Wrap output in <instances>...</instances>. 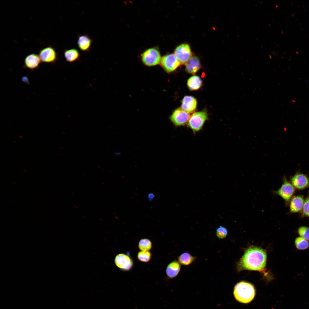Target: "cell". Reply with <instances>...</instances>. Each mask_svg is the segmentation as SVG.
<instances>
[{
    "label": "cell",
    "mask_w": 309,
    "mask_h": 309,
    "mask_svg": "<svg viewBox=\"0 0 309 309\" xmlns=\"http://www.w3.org/2000/svg\"><path fill=\"white\" fill-rule=\"evenodd\" d=\"M267 261L265 250L255 246H251L245 253L237 264L238 271L247 270L263 272Z\"/></svg>",
    "instance_id": "1"
},
{
    "label": "cell",
    "mask_w": 309,
    "mask_h": 309,
    "mask_svg": "<svg viewBox=\"0 0 309 309\" xmlns=\"http://www.w3.org/2000/svg\"><path fill=\"white\" fill-rule=\"evenodd\" d=\"M233 294L235 298L238 302L248 303L254 298L255 290L251 284L242 281L238 283L235 286Z\"/></svg>",
    "instance_id": "2"
},
{
    "label": "cell",
    "mask_w": 309,
    "mask_h": 309,
    "mask_svg": "<svg viewBox=\"0 0 309 309\" xmlns=\"http://www.w3.org/2000/svg\"><path fill=\"white\" fill-rule=\"evenodd\" d=\"M208 119V114L206 110L194 113L187 122V126L194 133L200 130Z\"/></svg>",
    "instance_id": "3"
},
{
    "label": "cell",
    "mask_w": 309,
    "mask_h": 309,
    "mask_svg": "<svg viewBox=\"0 0 309 309\" xmlns=\"http://www.w3.org/2000/svg\"><path fill=\"white\" fill-rule=\"evenodd\" d=\"M161 57L160 52L156 48H151L144 51L141 55L143 63L148 66H155L160 63Z\"/></svg>",
    "instance_id": "4"
},
{
    "label": "cell",
    "mask_w": 309,
    "mask_h": 309,
    "mask_svg": "<svg viewBox=\"0 0 309 309\" xmlns=\"http://www.w3.org/2000/svg\"><path fill=\"white\" fill-rule=\"evenodd\" d=\"M38 54L41 63L55 64L58 59V53L51 45L40 49Z\"/></svg>",
    "instance_id": "5"
},
{
    "label": "cell",
    "mask_w": 309,
    "mask_h": 309,
    "mask_svg": "<svg viewBox=\"0 0 309 309\" xmlns=\"http://www.w3.org/2000/svg\"><path fill=\"white\" fill-rule=\"evenodd\" d=\"M191 116L189 113L179 108L174 110L170 117V119L174 126H183L187 123Z\"/></svg>",
    "instance_id": "6"
},
{
    "label": "cell",
    "mask_w": 309,
    "mask_h": 309,
    "mask_svg": "<svg viewBox=\"0 0 309 309\" xmlns=\"http://www.w3.org/2000/svg\"><path fill=\"white\" fill-rule=\"evenodd\" d=\"M160 64L167 72L171 73L176 70L181 64L174 54H169L161 58Z\"/></svg>",
    "instance_id": "7"
},
{
    "label": "cell",
    "mask_w": 309,
    "mask_h": 309,
    "mask_svg": "<svg viewBox=\"0 0 309 309\" xmlns=\"http://www.w3.org/2000/svg\"><path fill=\"white\" fill-rule=\"evenodd\" d=\"M295 191L294 186L284 177L281 187L273 192L282 197L287 203L290 201Z\"/></svg>",
    "instance_id": "8"
},
{
    "label": "cell",
    "mask_w": 309,
    "mask_h": 309,
    "mask_svg": "<svg viewBox=\"0 0 309 309\" xmlns=\"http://www.w3.org/2000/svg\"><path fill=\"white\" fill-rule=\"evenodd\" d=\"M174 54L181 64H185L192 56L190 45L186 43L181 44L176 47Z\"/></svg>",
    "instance_id": "9"
},
{
    "label": "cell",
    "mask_w": 309,
    "mask_h": 309,
    "mask_svg": "<svg viewBox=\"0 0 309 309\" xmlns=\"http://www.w3.org/2000/svg\"><path fill=\"white\" fill-rule=\"evenodd\" d=\"M114 262L118 268L124 271L130 270L133 265V261L131 258L128 255L122 253L118 254L116 256Z\"/></svg>",
    "instance_id": "10"
},
{
    "label": "cell",
    "mask_w": 309,
    "mask_h": 309,
    "mask_svg": "<svg viewBox=\"0 0 309 309\" xmlns=\"http://www.w3.org/2000/svg\"><path fill=\"white\" fill-rule=\"evenodd\" d=\"M41 63L38 54L31 53L25 57L23 66L24 68L28 69L33 72L39 68Z\"/></svg>",
    "instance_id": "11"
},
{
    "label": "cell",
    "mask_w": 309,
    "mask_h": 309,
    "mask_svg": "<svg viewBox=\"0 0 309 309\" xmlns=\"http://www.w3.org/2000/svg\"><path fill=\"white\" fill-rule=\"evenodd\" d=\"M291 182L294 187L298 189H303L309 186V179L305 175L300 173L294 175Z\"/></svg>",
    "instance_id": "12"
},
{
    "label": "cell",
    "mask_w": 309,
    "mask_h": 309,
    "mask_svg": "<svg viewBox=\"0 0 309 309\" xmlns=\"http://www.w3.org/2000/svg\"><path fill=\"white\" fill-rule=\"evenodd\" d=\"M93 40L87 34L78 35V46L82 51L90 52Z\"/></svg>",
    "instance_id": "13"
},
{
    "label": "cell",
    "mask_w": 309,
    "mask_h": 309,
    "mask_svg": "<svg viewBox=\"0 0 309 309\" xmlns=\"http://www.w3.org/2000/svg\"><path fill=\"white\" fill-rule=\"evenodd\" d=\"M197 104L196 99L195 98L191 96H186L182 100L181 108L190 113L195 111Z\"/></svg>",
    "instance_id": "14"
},
{
    "label": "cell",
    "mask_w": 309,
    "mask_h": 309,
    "mask_svg": "<svg viewBox=\"0 0 309 309\" xmlns=\"http://www.w3.org/2000/svg\"><path fill=\"white\" fill-rule=\"evenodd\" d=\"M186 71L189 73L194 74L200 69L201 64L199 58L192 56L185 64Z\"/></svg>",
    "instance_id": "15"
},
{
    "label": "cell",
    "mask_w": 309,
    "mask_h": 309,
    "mask_svg": "<svg viewBox=\"0 0 309 309\" xmlns=\"http://www.w3.org/2000/svg\"><path fill=\"white\" fill-rule=\"evenodd\" d=\"M181 266L178 261L174 260L168 265L166 269V274L169 279H172L176 277L179 273Z\"/></svg>",
    "instance_id": "16"
},
{
    "label": "cell",
    "mask_w": 309,
    "mask_h": 309,
    "mask_svg": "<svg viewBox=\"0 0 309 309\" xmlns=\"http://www.w3.org/2000/svg\"><path fill=\"white\" fill-rule=\"evenodd\" d=\"M304 200L301 195H298L293 197L291 199L290 204V211L292 213L298 212L303 208Z\"/></svg>",
    "instance_id": "17"
},
{
    "label": "cell",
    "mask_w": 309,
    "mask_h": 309,
    "mask_svg": "<svg viewBox=\"0 0 309 309\" xmlns=\"http://www.w3.org/2000/svg\"><path fill=\"white\" fill-rule=\"evenodd\" d=\"M63 53L66 62L73 63L80 60L81 55L78 50L76 48L64 49Z\"/></svg>",
    "instance_id": "18"
},
{
    "label": "cell",
    "mask_w": 309,
    "mask_h": 309,
    "mask_svg": "<svg viewBox=\"0 0 309 309\" xmlns=\"http://www.w3.org/2000/svg\"><path fill=\"white\" fill-rule=\"evenodd\" d=\"M202 81L201 78L197 76H193L188 80L187 85L191 90H196L199 89L202 85Z\"/></svg>",
    "instance_id": "19"
},
{
    "label": "cell",
    "mask_w": 309,
    "mask_h": 309,
    "mask_svg": "<svg viewBox=\"0 0 309 309\" xmlns=\"http://www.w3.org/2000/svg\"><path fill=\"white\" fill-rule=\"evenodd\" d=\"M196 259V257L192 255L187 252L183 253L178 257L179 262L181 264L184 266H188L191 264Z\"/></svg>",
    "instance_id": "20"
},
{
    "label": "cell",
    "mask_w": 309,
    "mask_h": 309,
    "mask_svg": "<svg viewBox=\"0 0 309 309\" xmlns=\"http://www.w3.org/2000/svg\"><path fill=\"white\" fill-rule=\"evenodd\" d=\"M294 244L296 248L299 250H306L309 247V241L300 236L296 238Z\"/></svg>",
    "instance_id": "21"
},
{
    "label": "cell",
    "mask_w": 309,
    "mask_h": 309,
    "mask_svg": "<svg viewBox=\"0 0 309 309\" xmlns=\"http://www.w3.org/2000/svg\"><path fill=\"white\" fill-rule=\"evenodd\" d=\"M138 247L141 251H149L152 248V243L151 241L148 239H141L139 242Z\"/></svg>",
    "instance_id": "22"
},
{
    "label": "cell",
    "mask_w": 309,
    "mask_h": 309,
    "mask_svg": "<svg viewBox=\"0 0 309 309\" xmlns=\"http://www.w3.org/2000/svg\"><path fill=\"white\" fill-rule=\"evenodd\" d=\"M151 254L149 251H140L137 254V258L138 260L142 262H147L151 259Z\"/></svg>",
    "instance_id": "23"
},
{
    "label": "cell",
    "mask_w": 309,
    "mask_h": 309,
    "mask_svg": "<svg viewBox=\"0 0 309 309\" xmlns=\"http://www.w3.org/2000/svg\"><path fill=\"white\" fill-rule=\"evenodd\" d=\"M298 234L302 238L309 241V227L305 226H301L297 229Z\"/></svg>",
    "instance_id": "24"
},
{
    "label": "cell",
    "mask_w": 309,
    "mask_h": 309,
    "mask_svg": "<svg viewBox=\"0 0 309 309\" xmlns=\"http://www.w3.org/2000/svg\"><path fill=\"white\" fill-rule=\"evenodd\" d=\"M227 234V230L224 227L220 226L216 229V235L220 239H223L225 238Z\"/></svg>",
    "instance_id": "25"
},
{
    "label": "cell",
    "mask_w": 309,
    "mask_h": 309,
    "mask_svg": "<svg viewBox=\"0 0 309 309\" xmlns=\"http://www.w3.org/2000/svg\"><path fill=\"white\" fill-rule=\"evenodd\" d=\"M302 215L304 216L309 217V195L304 201Z\"/></svg>",
    "instance_id": "26"
},
{
    "label": "cell",
    "mask_w": 309,
    "mask_h": 309,
    "mask_svg": "<svg viewBox=\"0 0 309 309\" xmlns=\"http://www.w3.org/2000/svg\"><path fill=\"white\" fill-rule=\"evenodd\" d=\"M154 195L152 193H150L148 195V198L149 201H152L154 198Z\"/></svg>",
    "instance_id": "27"
}]
</instances>
